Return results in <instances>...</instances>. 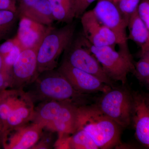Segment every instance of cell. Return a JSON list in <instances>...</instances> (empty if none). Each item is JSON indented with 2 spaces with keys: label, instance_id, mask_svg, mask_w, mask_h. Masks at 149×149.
I'll list each match as a JSON object with an SVG mask.
<instances>
[{
  "label": "cell",
  "instance_id": "ba28073f",
  "mask_svg": "<svg viewBox=\"0 0 149 149\" xmlns=\"http://www.w3.org/2000/svg\"><path fill=\"white\" fill-rule=\"evenodd\" d=\"M44 127L33 122L17 128L6 130L3 134L2 142L4 148H33L42 134Z\"/></svg>",
  "mask_w": 149,
  "mask_h": 149
},
{
  "label": "cell",
  "instance_id": "e575fe53",
  "mask_svg": "<svg viewBox=\"0 0 149 149\" xmlns=\"http://www.w3.org/2000/svg\"><path fill=\"white\" fill-rule=\"evenodd\" d=\"M144 97L146 103L149 109V97H145V96H144Z\"/></svg>",
  "mask_w": 149,
  "mask_h": 149
},
{
  "label": "cell",
  "instance_id": "44dd1931",
  "mask_svg": "<svg viewBox=\"0 0 149 149\" xmlns=\"http://www.w3.org/2000/svg\"><path fill=\"white\" fill-rule=\"evenodd\" d=\"M55 20L69 24L75 17L74 0H48Z\"/></svg>",
  "mask_w": 149,
  "mask_h": 149
},
{
  "label": "cell",
  "instance_id": "e0dca14e",
  "mask_svg": "<svg viewBox=\"0 0 149 149\" xmlns=\"http://www.w3.org/2000/svg\"><path fill=\"white\" fill-rule=\"evenodd\" d=\"M25 92L23 89H5L0 91V118L4 130L10 114L18 104Z\"/></svg>",
  "mask_w": 149,
  "mask_h": 149
},
{
  "label": "cell",
  "instance_id": "7c38bea8",
  "mask_svg": "<svg viewBox=\"0 0 149 149\" xmlns=\"http://www.w3.org/2000/svg\"><path fill=\"white\" fill-rule=\"evenodd\" d=\"M133 121L136 139L144 146L149 148V109L143 96L133 95Z\"/></svg>",
  "mask_w": 149,
  "mask_h": 149
},
{
  "label": "cell",
  "instance_id": "4316f807",
  "mask_svg": "<svg viewBox=\"0 0 149 149\" xmlns=\"http://www.w3.org/2000/svg\"><path fill=\"white\" fill-rule=\"evenodd\" d=\"M138 13L149 30V0H141L138 7Z\"/></svg>",
  "mask_w": 149,
  "mask_h": 149
},
{
  "label": "cell",
  "instance_id": "74e56055",
  "mask_svg": "<svg viewBox=\"0 0 149 149\" xmlns=\"http://www.w3.org/2000/svg\"><path fill=\"white\" fill-rule=\"evenodd\" d=\"M16 1H17V0H16Z\"/></svg>",
  "mask_w": 149,
  "mask_h": 149
},
{
  "label": "cell",
  "instance_id": "ac0fdd59",
  "mask_svg": "<svg viewBox=\"0 0 149 149\" xmlns=\"http://www.w3.org/2000/svg\"><path fill=\"white\" fill-rule=\"evenodd\" d=\"M23 17L47 26H52L55 21L48 0H39L35 6L25 12L20 18Z\"/></svg>",
  "mask_w": 149,
  "mask_h": 149
},
{
  "label": "cell",
  "instance_id": "83f0119b",
  "mask_svg": "<svg viewBox=\"0 0 149 149\" xmlns=\"http://www.w3.org/2000/svg\"><path fill=\"white\" fill-rule=\"evenodd\" d=\"M96 0H74L75 18L81 17L91 4Z\"/></svg>",
  "mask_w": 149,
  "mask_h": 149
},
{
  "label": "cell",
  "instance_id": "5b68a950",
  "mask_svg": "<svg viewBox=\"0 0 149 149\" xmlns=\"http://www.w3.org/2000/svg\"><path fill=\"white\" fill-rule=\"evenodd\" d=\"M100 99L97 106L108 117L122 128H126L132 121L133 98L128 91L111 88Z\"/></svg>",
  "mask_w": 149,
  "mask_h": 149
},
{
  "label": "cell",
  "instance_id": "4fadbf2b",
  "mask_svg": "<svg viewBox=\"0 0 149 149\" xmlns=\"http://www.w3.org/2000/svg\"><path fill=\"white\" fill-rule=\"evenodd\" d=\"M80 106L65 102L57 117L45 128L58 133L59 136L72 134L77 130L78 107Z\"/></svg>",
  "mask_w": 149,
  "mask_h": 149
},
{
  "label": "cell",
  "instance_id": "9c48e42d",
  "mask_svg": "<svg viewBox=\"0 0 149 149\" xmlns=\"http://www.w3.org/2000/svg\"><path fill=\"white\" fill-rule=\"evenodd\" d=\"M57 70L76 91L83 94L105 93L112 88L93 74L72 66L65 61L62 62Z\"/></svg>",
  "mask_w": 149,
  "mask_h": 149
},
{
  "label": "cell",
  "instance_id": "484cf974",
  "mask_svg": "<svg viewBox=\"0 0 149 149\" xmlns=\"http://www.w3.org/2000/svg\"><path fill=\"white\" fill-rule=\"evenodd\" d=\"M22 50V49L18 43L14 47L8 54L3 57L6 65L10 72L12 66L15 62Z\"/></svg>",
  "mask_w": 149,
  "mask_h": 149
},
{
  "label": "cell",
  "instance_id": "1f68e13d",
  "mask_svg": "<svg viewBox=\"0 0 149 149\" xmlns=\"http://www.w3.org/2000/svg\"><path fill=\"white\" fill-rule=\"evenodd\" d=\"M149 50V40L146 44L141 47V53H143L144 52Z\"/></svg>",
  "mask_w": 149,
  "mask_h": 149
},
{
  "label": "cell",
  "instance_id": "ffe728a7",
  "mask_svg": "<svg viewBox=\"0 0 149 149\" xmlns=\"http://www.w3.org/2000/svg\"><path fill=\"white\" fill-rule=\"evenodd\" d=\"M129 36L128 39L132 40L142 47L149 40V30L139 16L138 10L130 16L128 26Z\"/></svg>",
  "mask_w": 149,
  "mask_h": 149
},
{
  "label": "cell",
  "instance_id": "603a6c76",
  "mask_svg": "<svg viewBox=\"0 0 149 149\" xmlns=\"http://www.w3.org/2000/svg\"><path fill=\"white\" fill-rule=\"evenodd\" d=\"M141 0H120L116 4L128 26L130 16L138 10Z\"/></svg>",
  "mask_w": 149,
  "mask_h": 149
},
{
  "label": "cell",
  "instance_id": "d4e9b609",
  "mask_svg": "<svg viewBox=\"0 0 149 149\" xmlns=\"http://www.w3.org/2000/svg\"><path fill=\"white\" fill-rule=\"evenodd\" d=\"M10 71L6 66L3 56L0 54V91L10 86Z\"/></svg>",
  "mask_w": 149,
  "mask_h": 149
},
{
  "label": "cell",
  "instance_id": "7a4b0ae2",
  "mask_svg": "<svg viewBox=\"0 0 149 149\" xmlns=\"http://www.w3.org/2000/svg\"><path fill=\"white\" fill-rule=\"evenodd\" d=\"M81 39L113 81H119L125 85L128 74L135 73V64L128 47H120L119 50L116 51L113 46L95 47L91 45L84 37Z\"/></svg>",
  "mask_w": 149,
  "mask_h": 149
},
{
  "label": "cell",
  "instance_id": "3957f363",
  "mask_svg": "<svg viewBox=\"0 0 149 149\" xmlns=\"http://www.w3.org/2000/svg\"><path fill=\"white\" fill-rule=\"evenodd\" d=\"M75 29L72 22L59 28L51 26L37 53L39 74L56 68L60 56L72 42Z\"/></svg>",
  "mask_w": 149,
  "mask_h": 149
},
{
  "label": "cell",
  "instance_id": "9a60e30c",
  "mask_svg": "<svg viewBox=\"0 0 149 149\" xmlns=\"http://www.w3.org/2000/svg\"><path fill=\"white\" fill-rule=\"evenodd\" d=\"M55 145L58 149H99L88 133L80 129L72 134L59 136Z\"/></svg>",
  "mask_w": 149,
  "mask_h": 149
},
{
  "label": "cell",
  "instance_id": "7402d4cb",
  "mask_svg": "<svg viewBox=\"0 0 149 149\" xmlns=\"http://www.w3.org/2000/svg\"><path fill=\"white\" fill-rule=\"evenodd\" d=\"M19 20L17 11L0 10V43L11 39L17 29Z\"/></svg>",
  "mask_w": 149,
  "mask_h": 149
},
{
  "label": "cell",
  "instance_id": "277c9868",
  "mask_svg": "<svg viewBox=\"0 0 149 149\" xmlns=\"http://www.w3.org/2000/svg\"><path fill=\"white\" fill-rule=\"evenodd\" d=\"M39 98L66 102L81 106L85 94L76 91L69 81L58 70L42 72L34 81Z\"/></svg>",
  "mask_w": 149,
  "mask_h": 149
},
{
  "label": "cell",
  "instance_id": "d6986e66",
  "mask_svg": "<svg viewBox=\"0 0 149 149\" xmlns=\"http://www.w3.org/2000/svg\"><path fill=\"white\" fill-rule=\"evenodd\" d=\"M64 102L53 100H45L37 109H35L32 122L39 123L45 128L46 125L57 117Z\"/></svg>",
  "mask_w": 149,
  "mask_h": 149
},
{
  "label": "cell",
  "instance_id": "f1b7e54d",
  "mask_svg": "<svg viewBox=\"0 0 149 149\" xmlns=\"http://www.w3.org/2000/svg\"><path fill=\"white\" fill-rule=\"evenodd\" d=\"M39 0H17L18 4L17 6V11L19 18L29 9L36 4Z\"/></svg>",
  "mask_w": 149,
  "mask_h": 149
},
{
  "label": "cell",
  "instance_id": "d6a6232c",
  "mask_svg": "<svg viewBox=\"0 0 149 149\" xmlns=\"http://www.w3.org/2000/svg\"><path fill=\"white\" fill-rule=\"evenodd\" d=\"M141 57L146 58L149 62V50L141 54Z\"/></svg>",
  "mask_w": 149,
  "mask_h": 149
},
{
  "label": "cell",
  "instance_id": "6da1fadb",
  "mask_svg": "<svg viewBox=\"0 0 149 149\" xmlns=\"http://www.w3.org/2000/svg\"><path fill=\"white\" fill-rule=\"evenodd\" d=\"M122 128L96 104L78 107L77 130L88 133L99 149L112 148L119 144Z\"/></svg>",
  "mask_w": 149,
  "mask_h": 149
},
{
  "label": "cell",
  "instance_id": "4dcf8cb0",
  "mask_svg": "<svg viewBox=\"0 0 149 149\" xmlns=\"http://www.w3.org/2000/svg\"><path fill=\"white\" fill-rule=\"evenodd\" d=\"M0 10L16 12V0H0Z\"/></svg>",
  "mask_w": 149,
  "mask_h": 149
},
{
  "label": "cell",
  "instance_id": "2e32d148",
  "mask_svg": "<svg viewBox=\"0 0 149 149\" xmlns=\"http://www.w3.org/2000/svg\"><path fill=\"white\" fill-rule=\"evenodd\" d=\"M80 17L84 37L91 45L98 47L109 45L100 35V23L93 10L85 12Z\"/></svg>",
  "mask_w": 149,
  "mask_h": 149
},
{
  "label": "cell",
  "instance_id": "cb8c5ba5",
  "mask_svg": "<svg viewBox=\"0 0 149 149\" xmlns=\"http://www.w3.org/2000/svg\"><path fill=\"white\" fill-rule=\"evenodd\" d=\"M135 65V72L139 80L146 82L149 79V62L141 57Z\"/></svg>",
  "mask_w": 149,
  "mask_h": 149
},
{
  "label": "cell",
  "instance_id": "30bf717a",
  "mask_svg": "<svg viewBox=\"0 0 149 149\" xmlns=\"http://www.w3.org/2000/svg\"><path fill=\"white\" fill-rule=\"evenodd\" d=\"M93 10L98 21L113 31L124 45H127V24L116 5L109 0H99Z\"/></svg>",
  "mask_w": 149,
  "mask_h": 149
},
{
  "label": "cell",
  "instance_id": "836d02e7",
  "mask_svg": "<svg viewBox=\"0 0 149 149\" xmlns=\"http://www.w3.org/2000/svg\"><path fill=\"white\" fill-rule=\"evenodd\" d=\"M3 134V128L2 123L0 118V139L1 140H2Z\"/></svg>",
  "mask_w": 149,
  "mask_h": 149
},
{
  "label": "cell",
  "instance_id": "8992f818",
  "mask_svg": "<svg viewBox=\"0 0 149 149\" xmlns=\"http://www.w3.org/2000/svg\"><path fill=\"white\" fill-rule=\"evenodd\" d=\"M40 45L22 50L11 68L10 87L22 89L39 76L37 53Z\"/></svg>",
  "mask_w": 149,
  "mask_h": 149
},
{
  "label": "cell",
  "instance_id": "5bb4252c",
  "mask_svg": "<svg viewBox=\"0 0 149 149\" xmlns=\"http://www.w3.org/2000/svg\"><path fill=\"white\" fill-rule=\"evenodd\" d=\"M35 113L33 100L29 93H25L21 101L12 111L6 122V130L17 128L33 121Z\"/></svg>",
  "mask_w": 149,
  "mask_h": 149
},
{
  "label": "cell",
  "instance_id": "8d00e7d4",
  "mask_svg": "<svg viewBox=\"0 0 149 149\" xmlns=\"http://www.w3.org/2000/svg\"><path fill=\"white\" fill-rule=\"evenodd\" d=\"M146 83L147 86H148V88L149 89V79H148V80H147V81H146Z\"/></svg>",
  "mask_w": 149,
  "mask_h": 149
},
{
  "label": "cell",
  "instance_id": "52a82bcc",
  "mask_svg": "<svg viewBox=\"0 0 149 149\" xmlns=\"http://www.w3.org/2000/svg\"><path fill=\"white\" fill-rule=\"evenodd\" d=\"M70 47L63 60L74 68L93 74L113 88V80L107 75L98 61L83 44L81 39Z\"/></svg>",
  "mask_w": 149,
  "mask_h": 149
},
{
  "label": "cell",
  "instance_id": "d590c367",
  "mask_svg": "<svg viewBox=\"0 0 149 149\" xmlns=\"http://www.w3.org/2000/svg\"><path fill=\"white\" fill-rule=\"evenodd\" d=\"M109 1H111L114 3L116 4V3L118 2L119 1H120V0H109Z\"/></svg>",
  "mask_w": 149,
  "mask_h": 149
},
{
  "label": "cell",
  "instance_id": "f546056e",
  "mask_svg": "<svg viewBox=\"0 0 149 149\" xmlns=\"http://www.w3.org/2000/svg\"><path fill=\"white\" fill-rule=\"evenodd\" d=\"M18 43L16 37L6 40L0 45V54L4 57Z\"/></svg>",
  "mask_w": 149,
  "mask_h": 149
},
{
  "label": "cell",
  "instance_id": "8fae6325",
  "mask_svg": "<svg viewBox=\"0 0 149 149\" xmlns=\"http://www.w3.org/2000/svg\"><path fill=\"white\" fill-rule=\"evenodd\" d=\"M50 27L24 17L19 18L15 37L22 50L40 45Z\"/></svg>",
  "mask_w": 149,
  "mask_h": 149
}]
</instances>
